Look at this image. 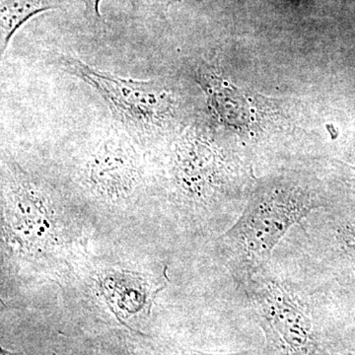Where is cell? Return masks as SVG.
<instances>
[{
    "label": "cell",
    "mask_w": 355,
    "mask_h": 355,
    "mask_svg": "<svg viewBox=\"0 0 355 355\" xmlns=\"http://www.w3.org/2000/svg\"><path fill=\"white\" fill-rule=\"evenodd\" d=\"M331 203L307 178L287 175L259 184L241 216L217 242V254L236 289L270 263L292 228Z\"/></svg>",
    "instance_id": "cell-1"
},
{
    "label": "cell",
    "mask_w": 355,
    "mask_h": 355,
    "mask_svg": "<svg viewBox=\"0 0 355 355\" xmlns=\"http://www.w3.org/2000/svg\"><path fill=\"white\" fill-rule=\"evenodd\" d=\"M265 336L263 355H331L322 296L270 261L237 288Z\"/></svg>",
    "instance_id": "cell-2"
},
{
    "label": "cell",
    "mask_w": 355,
    "mask_h": 355,
    "mask_svg": "<svg viewBox=\"0 0 355 355\" xmlns=\"http://www.w3.org/2000/svg\"><path fill=\"white\" fill-rule=\"evenodd\" d=\"M57 62L67 73L94 89L107 103L114 118L133 132L154 135L172 120L174 97L160 79L123 78L69 53H58Z\"/></svg>",
    "instance_id": "cell-3"
},
{
    "label": "cell",
    "mask_w": 355,
    "mask_h": 355,
    "mask_svg": "<svg viewBox=\"0 0 355 355\" xmlns=\"http://www.w3.org/2000/svg\"><path fill=\"white\" fill-rule=\"evenodd\" d=\"M64 0H0V53H6L15 33L37 14L62 8Z\"/></svg>",
    "instance_id": "cell-4"
},
{
    "label": "cell",
    "mask_w": 355,
    "mask_h": 355,
    "mask_svg": "<svg viewBox=\"0 0 355 355\" xmlns=\"http://www.w3.org/2000/svg\"><path fill=\"white\" fill-rule=\"evenodd\" d=\"M84 8H85L86 15L89 19L95 21V22H101L102 15L100 13V3L102 0H81ZM135 0H132V2Z\"/></svg>",
    "instance_id": "cell-5"
},
{
    "label": "cell",
    "mask_w": 355,
    "mask_h": 355,
    "mask_svg": "<svg viewBox=\"0 0 355 355\" xmlns=\"http://www.w3.org/2000/svg\"><path fill=\"white\" fill-rule=\"evenodd\" d=\"M340 180L349 187L350 191L355 195V167L347 164L340 166Z\"/></svg>",
    "instance_id": "cell-6"
},
{
    "label": "cell",
    "mask_w": 355,
    "mask_h": 355,
    "mask_svg": "<svg viewBox=\"0 0 355 355\" xmlns=\"http://www.w3.org/2000/svg\"><path fill=\"white\" fill-rule=\"evenodd\" d=\"M154 6L157 7L160 10H167L172 4L177 3L181 0H149Z\"/></svg>",
    "instance_id": "cell-7"
},
{
    "label": "cell",
    "mask_w": 355,
    "mask_h": 355,
    "mask_svg": "<svg viewBox=\"0 0 355 355\" xmlns=\"http://www.w3.org/2000/svg\"><path fill=\"white\" fill-rule=\"evenodd\" d=\"M176 355H212L202 354V352H183V354ZM223 355H263V352H258L256 350H245V352H236V354H223Z\"/></svg>",
    "instance_id": "cell-8"
},
{
    "label": "cell",
    "mask_w": 355,
    "mask_h": 355,
    "mask_svg": "<svg viewBox=\"0 0 355 355\" xmlns=\"http://www.w3.org/2000/svg\"><path fill=\"white\" fill-rule=\"evenodd\" d=\"M1 355H18V354H14V352H8V350L3 349V347H1Z\"/></svg>",
    "instance_id": "cell-9"
},
{
    "label": "cell",
    "mask_w": 355,
    "mask_h": 355,
    "mask_svg": "<svg viewBox=\"0 0 355 355\" xmlns=\"http://www.w3.org/2000/svg\"><path fill=\"white\" fill-rule=\"evenodd\" d=\"M331 355H355V354H349V352H338V354H336V352H334V354Z\"/></svg>",
    "instance_id": "cell-10"
}]
</instances>
